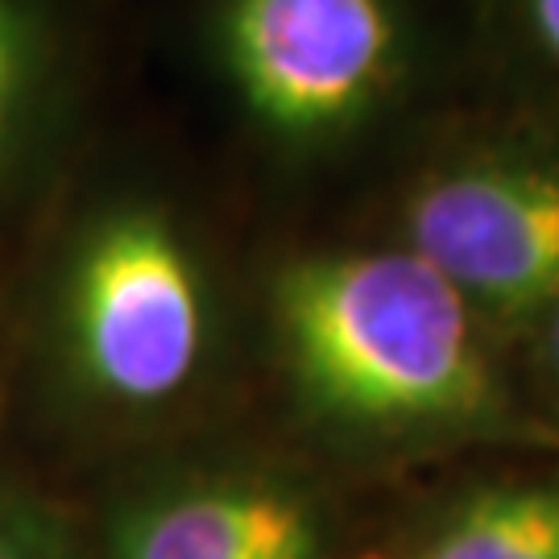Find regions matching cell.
<instances>
[{"label":"cell","instance_id":"1","mask_svg":"<svg viewBox=\"0 0 559 559\" xmlns=\"http://www.w3.org/2000/svg\"><path fill=\"white\" fill-rule=\"evenodd\" d=\"M270 323L299 399L369 436H480L514 423L498 332L394 240L307 249L270 278Z\"/></svg>","mask_w":559,"mask_h":559},{"label":"cell","instance_id":"2","mask_svg":"<svg viewBox=\"0 0 559 559\" xmlns=\"http://www.w3.org/2000/svg\"><path fill=\"white\" fill-rule=\"evenodd\" d=\"M443 0H212L207 55L240 120L282 154H332L452 87Z\"/></svg>","mask_w":559,"mask_h":559},{"label":"cell","instance_id":"3","mask_svg":"<svg viewBox=\"0 0 559 559\" xmlns=\"http://www.w3.org/2000/svg\"><path fill=\"white\" fill-rule=\"evenodd\" d=\"M394 245L493 332L531 336L559 299V112L514 100L436 138L399 187Z\"/></svg>","mask_w":559,"mask_h":559},{"label":"cell","instance_id":"4","mask_svg":"<svg viewBox=\"0 0 559 559\" xmlns=\"http://www.w3.org/2000/svg\"><path fill=\"white\" fill-rule=\"evenodd\" d=\"M67 353L104 402L150 411L187 394L212 357L216 302L170 207L129 200L80 237L62 286Z\"/></svg>","mask_w":559,"mask_h":559},{"label":"cell","instance_id":"5","mask_svg":"<svg viewBox=\"0 0 559 559\" xmlns=\"http://www.w3.org/2000/svg\"><path fill=\"white\" fill-rule=\"evenodd\" d=\"M117 559H320V519L278 480H203L141 501Z\"/></svg>","mask_w":559,"mask_h":559},{"label":"cell","instance_id":"6","mask_svg":"<svg viewBox=\"0 0 559 559\" xmlns=\"http://www.w3.org/2000/svg\"><path fill=\"white\" fill-rule=\"evenodd\" d=\"M411 559H559V480H519L464 498Z\"/></svg>","mask_w":559,"mask_h":559},{"label":"cell","instance_id":"7","mask_svg":"<svg viewBox=\"0 0 559 559\" xmlns=\"http://www.w3.org/2000/svg\"><path fill=\"white\" fill-rule=\"evenodd\" d=\"M477 59H489L501 87L559 112V0H464Z\"/></svg>","mask_w":559,"mask_h":559},{"label":"cell","instance_id":"8","mask_svg":"<svg viewBox=\"0 0 559 559\" xmlns=\"http://www.w3.org/2000/svg\"><path fill=\"white\" fill-rule=\"evenodd\" d=\"M46 75L38 21L25 0H0V158L13 150L34 117Z\"/></svg>","mask_w":559,"mask_h":559},{"label":"cell","instance_id":"9","mask_svg":"<svg viewBox=\"0 0 559 559\" xmlns=\"http://www.w3.org/2000/svg\"><path fill=\"white\" fill-rule=\"evenodd\" d=\"M531 353H535V369H539L543 390L559 402V299L543 311V320L531 328Z\"/></svg>","mask_w":559,"mask_h":559},{"label":"cell","instance_id":"10","mask_svg":"<svg viewBox=\"0 0 559 559\" xmlns=\"http://www.w3.org/2000/svg\"><path fill=\"white\" fill-rule=\"evenodd\" d=\"M0 559H34V556H29V551H25L17 539H9V535L0 531Z\"/></svg>","mask_w":559,"mask_h":559}]
</instances>
